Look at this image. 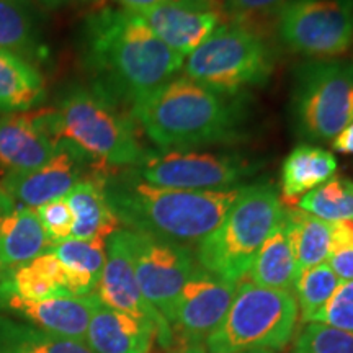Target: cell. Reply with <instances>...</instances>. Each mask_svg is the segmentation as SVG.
<instances>
[{"instance_id": "7", "label": "cell", "mask_w": 353, "mask_h": 353, "mask_svg": "<svg viewBox=\"0 0 353 353\" xmlns=\"http://www.w3.org/2000/svg\"><path fill=\"white\" fill-rule=\"evenodd\" d=\"M183 61V77L234 97L247 87L262 85L273 72L268 44L244 23H224Z\"/></svg>"}, {"instance_id": "34", "label": "cell", "mask_w": 353, "mask_h": 353, "mask_svg": "<svg viewBox=\"0 0 353 353\" xmlns=\"http://www.w3.org/2000/svg\"><path fill=\"white\" fill-rule=\"evenodd\" d=\"M0 353H39L32 343L26 342L20 329V322L0 316Z\"/></svg>"}, {"instance_id": "38", "label": "cell", "mask_w": 353, "mask_h": 353, "mask_svg": "<svg viewBox=\"0 0 353 353\" xmlns=\"http://www.w3.org/2000/svg\"><path fill=\"white\" fill-rule=\"evenodd\" d=\"M114 2H117L121 8L139 13L143 10H148V8L161 6V3L174 2V0H114Z\"/></svg>"}, {"instance_id": "37", "label": "cell", "mask_w": 353, "mask_h": 353, "mask_svg": "<svg viewBox=\"0 0 353 353\" xmlns=\"http://www.w3.org/2000/svg\"><path fill=\"white\" fill-rule=\"evenodd\" d=\"M332 148L335 152L353 156V121L332 139Z\"/></svg>"}, {"instance_id": "31", "label": "cell", "mask_w": 353, "mask_h": 353, "mask_svg": "<svg viewBox=\"0 0 353 353\" xmlns=\"http://www.w3.org/2000/svg\"><path fill=\"white\" fill-rule=\"evenodd\" d=\"M316 322L353 334V280L339 285Z\"/></svg>"}, {"instance_id": "8", "label": "cell", "mask_w": 353, "mask_h": 353, "mask_svg": "<svg viewBox=\"0 0 353 353\" xmlns=\"http://www.w3.org/2000/svg\"><path fill=\"white\" fill-rule=\"evenodd\" d=\"M293 117L309 141L329 143L353 121V63L314 61L296 72Z\"/></svg>"}, {"instance_id": "18", "label": "cell", "mask_w": 353, "mask_h": 353, "mask_svg": "<svg viewBox=\"0 0 353 353\" xmlns=\"http://www.w3.org/2000/svg\"><path fill=\"white\" fill-rule=\"evenodd\" d=\"M51 249L37 211L19 205L0 188V263L13 268Z\"/></svg>"}, {"instance_id": "36", "label": "cell", "mask_w": 353, "mask_h": 353, "mask_svg": "<svg viewBox=\"0 0 353 353\" xmlns=\"http://www.w3.org/2000/svg\"><path fill=\"white\" fill-rule=\"evenodd\" d=\"M353 245V221H335L332 223V245L330 249Z\"/></svg>"}, {"instance_id": "30", "label": "cell", "mask_w": 353, "mask_h": 353, "mask_svg": "<svg viewBox=\"0 0 353 353\" xmlns=\"http://www.w3.org/2000/svg\"><path fill=\"white\" fill-rule=\"evenodd\" d=\"M34 211H37L44 231H46L48 239L51 241V245L56 244V242L69 239L74 226V216L65 196L38 206Z\"/></svg>"}, {"instance_id": "41", "label": "cell", "mask_w": 353, "mask_h": 353, "mask_svg": "<svg viewBox=\"0 0 353 353\" xmlns=\"http://www.w3.org/2000/svg\"><path fill=\"white\" fill-rule=\"evenodd\" d=\"M247 353H276L273 350H252V352H247Z\"/></svg>"}, {"instance_id": "39", "label": "cell", "mask_w": 353, "mask_h": 353, "mask_svg": "<svg viewBox=\"0 0 353 353\" xmlns=\"http://www.w3.org/2000/svg\"><path fill=\"white\" fill-rule=\"evenodd\" d=\"M37 2L44 8H61L72 6V3H88V2H99V0H32Z\"/></svg>"}, {"instance_id": "26", "label": "cell", "mask_w": 353, "mask_h": 353, "mask_svg": "<svg viewBox=\"0 0 353 353\" xmlns=\"http://www.w3.org/2000/svg\"><path fill=\"white\" fill-rule=\"evenodd\" d=\"M285 219L296 255L298 273L324 263L332 245V223L303 210H285Z\"/></svg>"}, {"instance_id": "20", "label": "cell", "mask_w": 353, "mask_h": 353, "mask_svg": "<svg viewBox=\"0 0 353 353\" xmlns=\"http://www.w3.org/2000/svg\"><path fill=\"white\" fill-rule=\"evenodd\" d=\"M74 216V226L70 237L74 239H108L120 229V221L110 208L105 195L101 175L81 180L65 196Z\"/></svg>"}, {"instance_id": "27", "label": "cell", "mask_w": 353, "mask_h": 353, "mask_svg": "<svg viewBox=\"0 0 353 353\" xmlns=\"http://www.w3.org/2000/svg\"><path fill=\"white\" fill-rule=\"evenodd\" d=\"M298 208L329 223L353 221V182L345 176H332L299 198Z\"/></svg>"}, {"instance_id": "6", "label": "cell", "mask_w": 353, "mask_h": 353, "mask_svg": "<svg viewBox=\"0 0 353 353\" xmlns=\"http://www.w3.org/2000/svg\"><path fill=\"white\" fill-rule=\"evenodd\" d=\"M298 303L290 291L242 283L228 314L206 337V353L278 350L293 337Z\"/></svg>"}, {"instance_id": "16", "label": "cell", "mask_w": 353, "mask_h": 353, "mask_svg": "<svg viewBox=\"0 0 353 353\" xmlns=\"http://www.w3.org/2000/svg\"><path fill=\"white\" fill-rule=\"evenodd\" d=\"M99 303L97 293L85 296L64 294L43 301H26L15 294L0 291V307L25 319L26 324L82 342H85L88 322Z\"/></svg>"}, {"instance_id": "12", "label": "cell", "mask_w": 353, "mask_h": 353, "mask_svg": "<svg viewBox=\"0 0 353 353\" xmlns=\"http://www.w3.org/2000/svg\"><path fill=\"white\" fill-rule=\"evenodd\" d=\"M95 293L105 306L151 322L157 330V339L162 347L174 345V330L169 322L141 293L121 228L108 237L107 260Z\"/></svg>"}, {"instance_id": "23", "label": "cell", "mask_w": 353, "mask_h": 353, "mask_svg": "<svg viewBox=\"0 0 353 353\" xmlns=\"http://www.w3.org/2000/svg\"><path fill=\"white\" fill-rule=\"evenodd\" d=\"M337 170V159L330 151L301 144L290 152L281 165L280 188L285 201L293 203L330 180Z\"/></svg>"}, {"instance_id": "2", "label": "cell", "mask_w": 353, "mask_h": 353, "mask_svg": "<svg viewBox=\"0 0 353 353\" xmlns=\"http://www.w3.org/2000/svg\"><path fill=\"white\" fill-rule=\"evenodd\" d=\"M100 175L110 208L120 224L175 244L205 239L244 188L193 192L156 187L141 180L130 169Z\"/></svg>"}, {"instance_id": "24", "label": "cell", "mask_w": 353, "mask_h": 353, "mask_svg": "<svg viewBox=\"0 0 353 353\" xmlns=\"http://www.w3.org/2000/svg\"><path fill=\"white\" fill-rule=\"evenodd\" d=\"M247 275L252 283L272 290L290 291L298 278V263L285 219V211L275 229L260 247Z\"/></svg>"}, {"instance_id": "1", "label": "cell", "mask_w": 353, "mask_h": 353, "mask_svg": "<svg viewBox=\"0 0 353 353\" xmlns=\"http://www.w3.org/2000/svg\"><path fill=\"white\" fill-rule=\"evenodd\" d=\"M82 59L97 92L132 108L172 81L185 57L162 43L139 13L101 7L83 21Z\"/></svg>"}, {"instance_id": "29", "label": "cell", "mask_w": 353, "mask_h": 353, "mask_svg": "<svg viewBox=\"0 0 353 353\" xmlns=\"http://www.w3.org/2000/svg\"><path fill=\"white\" fill-rule=\"evenodd\" d=\"M294 353H353V334L322 322H307L294 343Z\"/></svg>"}, {"instance_id": "14", "label": "cell", "mask_w": 353, "mask_h": 353, "mask_svg": "<svg viewBox=\"0 0 353 353\" xmlns=\"http://www.w3.org/2000/svg\"><path fill=\"white\" fill-rule=\"evenodd\" d=\"M237 283L206 270H195L180 291L170 327L183 335V342H201L228 314Z\"/></svg>"}, {"instance_id": "25", "label": "cell", "mask_w": 353, "mask_h": 353, "mask_svg": "<svg viewBox=\"0 0 353 353\" xmlns=\"http://www.w3.org/2000/svg\"><path fill=\"white\" fill-rule=\"evenodd\" d=\"M0 50L15 52L33 64L43 57L32 0H0Z\"/></svg>"}, {"instance_id": "17", "label": "cell", "mask_w": 353, "mask_h": 353, "mask_svg": "<svg viewBox=\"0 0 353 353\" xmlns=\"http://www.w3.org/2000/svg\"><path fill=\"white\" fill-rule=\"evenodd\" d=\"M57 149L59 143L44 125L43 110L0 117V169L6 174L38 169Z\"/></svg>"}, {"instance_id": "13", "label": "cell", "mask_w": 353, "mask_h": 353, "mask_svg": "<svg viewBox=\"0 0 353 353\" xmlns=\"http://www.w3.org/2000/svg\"><path fill=\"white\" fill-rule=\"evenodd\" d=\"M139 15L162 43L187 57L224 25L228 13L219 0H174Z\"/></svg>"}, {"instance_id": "21", "label": "cell", "mask_w": 353, "mask_h": 353, "mask_svg": "<svg viewBox=\"0 0 353 353\" xmlns=\"http://www.w3.org/2000/svg\"><path fill=\"white\" fill-rule=\"evenodd\" d=\"M46 97L43 74L15 52L0 50V113L28 112Z\"/></svg>"}, {"instance_id": "11", "label": "cell", "mask_w": 353, "mask_h": 353, "mask_svg": "<svg viewBox=\"0 0 353 353\" xmlns=\"http://www.w3.org/2000/svg\"><path fill=\"white\" fill-rule=\"evenodd\" d=\"M141 293L172 325L180 291L196 270L192 252L182 244L151 234L123 229Z\"/></svg>"}, {"instance_id": "35", "label": "cell", "mask_w": 353, "mask_h": 353, "mask_svg": "<svg viewBox=\"0 0 353 353\" xmlns=\"http://www.w3.org/2000/svg\"><path fill=\"white\" fill-rule=\"evenodd\" d=\"M325 263L332 268L339 280L350 281L353 280V245H343L330 249L329 257Z\"/></svg>"}, {"instance_id": "15", "label": "cell", "mask_w": 353, "mask_h": 353, "mask_svg": "<svg viewBox=\"0 0 353 353\" xmlns=\"http://www.w3.org/2000/svg\"><path fill=\"white\" fill-rule=\"evenodd\" d=\"M83 162L74 149L59 143V149L46 164L33 170L6 174L0 188L19 205L34 210L57 198L68 196L70 190L81 182Z\"/></svg>"}, {"instance_id": "42", "label": "cell", "mask_w": 353, "mask_h": 353, "mask_svg": "<svg viewBox=\"0 0 353 353\" xmlns=\"http://www.w3.org/2000/svg\"><path fill=\"white\" fill-rule=\"evenodd\" d=\"M2 270H3V268H2V263H0V273H2Z\"/></svg>"}, {"instance_id": "40", "label": "cell", "mask_w": 353, "mask_h": 353, "mask_svg": "<svg viewBox=\"0 0 353 353\" xmlns=\"http://www.w3.org/2000/svg\"><path fill=\"white\" fill-rule=\"evenodd\" d=\"M170 353H206V348L203 347L201 342H182V345H179Z\"/></svg>"}, {"instance_id": "32", "label": "cell", "mask_w": 353, "mask_h": 353, "mask_svg": "<svg viewBox=\"0 0 353 353\" xmlns=\"http://www.w3.org/2000/svg\"><path fill=\"white\" fill-rule=\"evenodd\" d=\"M20 329L26 342H30L39 353H95L85 342L61 337L20 322Z\"/></svg>"}, {"instance_id": "22", "label": "cell", "mask_w": 353, "mask_h": 353, "mask_svg": "<svg viewBox=\"0 0 353 353\" xmlns=\"http://www.w3.org/2000/svg\"><path fill=\"white\" fill-rule=\"evenodd\" d=\"M107 241L103 237L88 241L69 237L51 245L50 250L65 270L70 294L85 296L95 293L107 260Z\"/></svg>"}, {"instance_id": "3", "label": "cell", "mask_w": 353, "mask_h": 353, "mask_svg": "<svg viewBox=\"0 0 353 353\" xmlns=\"http://www.w3.org/2000/svg\"><path fill=\"white\" fill-rule=\"evenodd\" d=\"M131 117L148 138L164 151L236 141L245 110L239 100L174 77L131 108Z\"/></svg>"}, {"instance_id": "5", "label": "cell", "mask_w": 353, "mask_h": 353, "mask_svg": "<svg viewBox=\"0 0 353 353\" xmlns=\"http://www.w3.org/2000/svg\"><path fill=\"white\" fill-rule=\"evenodd\" d=\"M283 211L272 183H254L242 188L218 226L198 242L196 260L203 270L232 283L241 281Z\"/></svg>"}, {"instance_id": "28", "label": "cell", "mask_w": 353, "mask_h": 353, "mask_svg": "<svg viewBox=\"0 0 353 353\" xmlns=\"http://www.w3.org/2000/svg\"><path fill=\"white\" fill-rule=\"evenodd\" d=\"M341 283L342 281L325 262L298 273L294 288L298 293L303 322L317 321Z\"/></svg>"}, {"instance_id": "10", "label": "cell", "mask_w": 353, "mask_h": 353, "mask_svg": "<svg viewBox=\"0 0 353 353\" xmlns=\"http://www.w3.org/2000/svg\"><path fill=\"white\" fill-rule=\"evenodd\" d=\"M259 169V162L234 154L164 151L149 152L138 167L130 170L156 187L211 192L232 188Z\"/></svg>"}, {"instance_id": "9", "label": "cell", "mask_w": 353, "mask_h": 353, "mask_svg": "<svg viewBox=\"0 0 353 353\" xmlns=\"http://www.w3.org/2000/svg\"><path fill=\"white\" fill-rule=\"evenodd\" d=\"M278 34L298 54L342 56L353 44V0H291L278 10Z\"/></svg>"}, {"instance_id": "19", "label": "cell", "mask_w": 353, "mask_h": 353, "mask_svg": "<svg viewBox=\"0 0 353 353\" xmlns=\"http://www.w3.org/2000/svg\"><path fill=\"white\" fill-rule=\"evenodd\" d=\"M157 330L151 322L99 303L88 322L85 343L95 353H149Z\"/></svg>"}, {"instance_id": "33", "label": "cell", "mask_w": 353, "mask_h": 353, "mask_svg": "<svg viewBox=\"0 0 353 353\" xmlns=\"http://www.w3.org/2000/svg\"><path fill=\"white\" fill-rule=\"evenodd\" d=\"M291 0H224L223 6L228 15L237 21L249 19V17L267 15L283 8Z\"/></svg>"}, {"instance_id": "4", "label": "cell", "mask_w": 353, "mask_h": 353, "mask_svg": "<svg viewBox=\"0 0 353 353\" xmlns=\"http://www.w3.org/2000/svg\"><path fill=\"white\" fill-rule=\"evenodd\" d=\"M43 120L57 143L101 169H132L149 154L134 118L94 87L70 88L56 108L43 110Z\"/></svg>"}]
</instances>
